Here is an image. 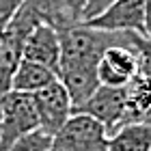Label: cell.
Wrapping results in <instances>:
<instances>
[{"label":"cell","mask_w":151,"mask_h":151,"mask_svg":"<svg viewBox=\"0 0 151 151\" xmlns=\"http://www.w3.org/2000/svg\"><path fill=\"white\" fill-rule=\"evenodd\" d=\"M60 41V67H93L110 45H125L123 30H99L88 26L86 22H71L58 28Z\"/></svg>","instance_id":"1"},{"label":"cell","mask_w":151,"mask_h":151,"mask_svg":"<svg viewBox=\"0 0 151 151\" xmlns=\"http://www.w3.org/2000/svg\"><path fill=\"white\" fill-rule=\"evenodd\" d=\"M39 129V116L30 93L9 91L0 97V151H6L19 136Z\"/></svg>","instance_id":"2"},{"label":"cell","mask_w":151,"mask_h":151,"mask_svg":"<svg viewBox=\"0 0 151 151\" xmlns=\"http://www.w3.org/2000/svg\"><path fill=\"white\" fill-rule=\"evenodd\" d=\"M50 151H108V132L88 114H71L52 136Z\"/></svg>","instance_id":"3"},{"label":"cell","mask_w":151,"mask_h":151,"mask_svg":"<svg viewBox=\"0 0 151 151\" xmlns=\"http://www.w3.org/2000/svg\"><path fill=\"white\" fill-rule=\"evenodd\" d=\"M127 108V91L125 86H106L99 84L95 93L84 104L71 108V114H88L106 127L108 136L114 134L123 125V116Z\"/></svg>","instance_id":"4"},{"label":"cell","mask_w":151,"mask_h":151,"mask_svg":"<svg viewBox=\"0 0 151 151\" xmlns=\"http://www.w3.org/2000/svg\"><path fill=\"white\" fill-rule=\"evenodd\" d=\"M32 101L39 116V129L50 136L56 134L71 116V99L60 80H54L52 84L32 93Z\"/></svg>","instance_id":"5"},{"label":"cell","mask_w":151,"mask_h":151,"mask_svg":"<svg viewBox=\"0 0 151 151\" xmlns=\"http://www.w3.org/2000/svg\"><path fill=\"white\" fill-rule=\"evenodd\" d=\"M99 30H134L145 35V0H114L104 13L86 19Z\"/></svg>","instance_id":"6"},{"label":"cell","mask_w":151,"mask_h":151,"mask_svg":"<svg viewBox=\"0 0 151 151\" xmlns=\"http://www.w3.org/2000/svg\"><path fill=\"white\" fill-rule=\"evenodd\" d=\"M22 58L32 60L52 69L58 78V67H60V41L56 28H52L50 24H39L35 26L28 37L24 41L22 47Z\"/></svg>","instance_id":"7"},{"label":"cell","mask_w":151,"mask_h":151,"mask_svg":"<svg viewBox=\"0 0 151 151\" xmlns=\"http://www.w3.org/2000/svg\"><path fill=\"white\" fill-rule=\"evenodd\" d=\"M136 73L138 60L127 45H110L97 63V78L106 86H125Z\"/></svg>","instance_id":"8"},{"label":"cell","mask_w":151,"mask_h":151,"mask_svg":"<svg viewBox=\"0 0 151 151\" xmlns=\"http://www.w3.org/2000/svg\"><path fill=\"white\" fill-rule=\"evenodd\" d=\"M127 108L123 116L125 123H149L151 125V78L145 73H136L125 84Z\"/></svg>","instance_id":"9"},{"label":"cell","mask_w":151,"mask_h":151,"mask_svg":"<svg viewBox=\"0 0 151 151\" xmlns=\"http://www.w3.org/2000/svg\"><path fill=\"white\" fill-rule=\"evenodd\" d=\"M58 80L69 93L71 108L84 104L101 84L97 78V69L93 67H63L58 71Z\"/></svg>","instance_id":"10"},{"label":"cell","mask_w":151,"mask_h":151,"mask_svg":"<svg viewBox=\"0 0 151 151\" xmlns=\"http://www.w3.org/2000/svg\"><path fill=\"white\" fill-rule=\"evenodd\" d=\"M108 151H151L149 123H125L108 136Z\"/></svg>","instance_id":"11"},{"label":"cell","mask_w":151,"mask_h":151,"mask_svg":"<svg viewBox=\"0 0 151 151\" xmlns=\"http://www.w3.org/2000/svg\"><path fill=\"white\" fill-rule=\"evenodd\" d=\"M56 78V73L47 67L32 63V60H19L15 73H13V82H11V91H19V93H37L39 88H43L47 84H52Z\"/></svg>","instance_id":"12"},{"label":"cell","mask_w":151,"mask_h":151,"mask_svg":"<svg viewBox=\"0 0 151 151\" xmlns=\"http://www.w3.org/2000/svg\"><path fill=\"white\" fill-rule=\"evenodd\" d=\"M123 32H125V45L132 47V52L136 54L138 71L151 78V41L134 30H123Z\"/></svg>","instance_id":"13"},{"label":"cell","mask_w":151,"mask_h":151,"mask_svg":"<svg viewBox=\"0 0 151 151\" xmlns=\"http://www.w3.org/2000/svg\"><path fill=\"white\" fill-rule=\"evenodd\" d=\"M52 136L41 132V129H32V132L19 136L6 151H50Z\"/></svg>","instance_id":"14"},{"label":"cell","mask_w":151,"mask_h":151,"mask_svg":"<svg viewBox=\"0 0 151 151\" xmlns=\"http://www.w3.org/2000/svg\"><path fill=\"white\" fill-rule=\"evenodd\" d=\"M22 2L24 0H0V45H2V37H4L6 26H9L11 17L15 15L17 6Z\"/></svg>","instance_id":"15"},{"label":"cell","mask_w":151,"mask_h":151,"mask_svg":"<svg viewBox=\"0 0 151 151\" xmlns=\"http://www.w3.org/2000/svg\"><path fill=\"white\" fill-rule=\"evenodd\" d=\"M112 2H114V0H86V2H84V9H82V22L97 17L99 13H104Z\"/></svg>","instance_id":"16"},{"label":"cell","mask_w":151,"mask_h":151,"mask_svg":"<svg viewBox=\"0 0 151 151\" xmlns=\"http://www.w3.org/2000/svg\"><path fill=\"white\" fill-rule=\"evenodd\" d=\"M65 2H67V6L71 9L73 15L78 17V19H82V9H84V2H86V0H65Z\"/></svg>","instance_id":"17"},{"label":"cell","mask_w":151,"mask_h":151,"mask_svg":"<svg viewBox=\"0 0 151 151\" xmlns=\"http://www.w3.org/2000/svg\"><path fill=\"white\" fill-rule=\"evenodd\" d=\"M145 37L151 41V0H145Z\"/></svg>","instance_id":"18"}]
</instances>
